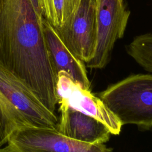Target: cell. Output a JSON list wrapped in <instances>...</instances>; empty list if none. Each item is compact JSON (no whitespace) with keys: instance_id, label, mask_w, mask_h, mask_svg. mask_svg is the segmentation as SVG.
<instances>
[{"instance_id":"6da1fadb","label":"cell","mask_w":152,"mask_h":152,"mask_svg":"<svg viewBox=\"0 0 152 152\" xmlns=\"http://www.w3.org/2000/svg\"><path fill=\"white\" fill-rule=\"evenodd\" d=\"M43 20L30 0H0V64L55 113L57 74L45 39Z\"/></svg>"},{"instance_id":"7a4b0ae2","label":"cell","mask_w":152,"mask_h":152,"mask_svg":"<svg viewBox=\"0 0 152 152\" xmlns=\"http://www.w3.org/2000/svg\"><path fill=\"white\" fill-rule=\"evenodd\" d=\"M122 125L152 128V74H138L109 86L99 94Z\"/></svg>"},{"instance_id":"3957f363","label":"cell","mask_w":152,"mask_h":152,"mask_svg":"<svg viewBox=\"0 0 152 152\" xmlns=\"http://www.w3.org/2000/svg\"><path fill=\"white\" fill-rule=\"evenodd\" d=\"M130 11L124 0H96V40L91 69H102L107 64L116 42L124 35Z\"/></svg>"},{"instance_id":"277c9868","label":"cell","mask_w":152,"mask_h":152,"mask_svg":"<svg viewBox=\"0 0 152 152\" xmlns=\"http://www.w3.org/2000/svg\"><path fill=\"white\" fill-rule=\"evenodd\" d=\"M0 93L27 126L56 129L58 118L21 80L0 64Z\"/></svg>"},{"instance_id":"5b68a950","label":"cell","mask_w":152,"mask_h":152,"mask_svg":"<svg viewBox=\"0 0 152 152\" xmlns=\"http://www.w3.org/2000/svg\"><path fill=\"white\" fill-rule=\"evenodd\" d=\"M14 152H111L103 144L79 142L60 133L56 129L22 127L17 129L7 144Z\"/></svg>"},{"instance_id":"8992f818","label":"cell","mask_w":152,"mask_h":152,"mask_svg":"<svg viewBox=\"0 0 152 152\" xmlns=\"http://www.w3.org/2000/svg\"><path fill=\"white\" fill-rule=\"evenodd\" d=\"M55 29L75 56L83 62H88L95 47L96 0H81L64 25Z\"/></svg>"},{"instance_id":"52a82bcc","label":"cell","mask_w":152,"mask_h":152,"mask_svg":"<svg viewBox=\"0 0 152 152\" xmlns=\"http://www.w3.org/2000/svg\"><path fill=\"white\" fill-rule=\"evenodd\" d=\"M58 104L89 115L102 122L111 134H119L122 124L99 97L83 88L63 71L57 74Z\"/></svg>"},{"instance_id":"ba28073f","label":"cell","mask_w":152,"mask_h":152,"mask_svg":"<svg viewBox=\"0 0 152 152\" xmlns=\"http://www.w3.org/2000/svg\"><path fill=\"white\" fill-rule=\"evenodd\" d=\"M59 110L57 130L65 136L92 144H103L109 140L111 133L97 119L65 106H59Z\"/></svg>"},{"instance_id":"9c48e42d","label":"cell","mask_w":152,"mask_h":152,"mask_svg":"<svg viewBox=\"0 0 152 152\" xmlns=\"http://www.w3.org/2000/svg\"><path fill=\"white\" fill-rule=\"evenodd\" d=\"M43 30L46 46L56 74L66 73L85 90H90V82L84 62L75 56L62 42L55 28L44 18Z\"/></svg>"},{"instance_id":"30bf717a","label":"cell","mask_w":152,"mask_h":152,"mask_svg":"<svg viewBox=\"0 0 152 152\" xmlns=\"http://www.w3.org/2000/svg\"><path fill=\"white\" fill-rule=\"evenodd\" d=\"M81 0H42L43 17L55 28L62 27Z\"/></svg>"},{"instance_id":"8fae6325","label":"cell","mask_w":152,"mask_h":152,"mask_svg":"<svg viewBox=\"0 0 152 152\" xmlns=\"http://www.w3.org/2000/svg\"><path fill=\"white\" fill-rule=\"evenodd\" d=\"M126 50L139 65L152 74V32L135 37L126 46Z\"/></svg>"},{"instance_id":"7c38bea8","label":"cell","mask_w":152,"mask_h":152,"mask_svg":"<svg viewBox=\"0 0 152 152\" xmlns=\"http://www.w3.org/2000/svg\"><path fill=\"white\" fill-rule=\"evenodd\" d=\"M22 127H27L24 121L0 93V148L7 144L17 129Z\"/></svg>"},{"instance_id":"4fadbf2b","label":"cell","mask_w":152,"mask_h":152,"mask_svg":"<svg viewBox=\"0 0 152 152\" xmlns=\"http://www.w3.org/2000/svg\"><path fill=\"white\" fill-rule=\"evenodd\" d=\"M30 1L32 4V6L38 18L40 20L43 21L45 18L43 17L42 0H30Z\"/></svg>"},{"instance_id":"5bb4252c","label":"cell","mask_w":152,"mask_h":152,"mask_svg":"<svg viewBox=\"0 0 152 152\" xmlns=\"http://www.w3.org/2000/svg\"><path fill=\"white\" fill-rule=\"evenodd\" d=\"M0 152H14L8 145L0 148Z\"/></svg>"}]
</instances>
